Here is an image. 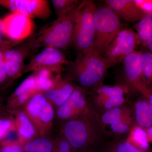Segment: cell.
<instances>
[{
  "label": "cell",
  "instance_id": "6da1fadb",
  "mask_svg": "<svg viewBox=\"0 0 152 152\" xmlns=\"http://www.w3.org/2000/svg\"><path fill=\"white\" fill-rule=\"evenodd\" d=\"M44 26L32 35L25 45L31 52L42 47L58 49L67 48L72 44L77 10Z\"/></svg>",
  "mask_w": 152,
  "mask_h": 152
},
{
  "label": "cell",
  "instance_id": "7a4b0ae2",
  "mask_svg": "<svg viewBox=\"0 0 152 152\" xmlns=\"http://www.w3.org/2000/svg\"><path fill=\"white\" fill-rule=\"evenodd\" d=\"M102 130L100 119L94 113L88 122L78 119L68 122L64 132L71 147L82 151L95 146L99 141Z\"/></svg>",
  "mask_w": 152,
  "mask_h": 152
},
{
  "label": "cell",
  "instance_id": "3957f363",
  "mask_svg": "<svg viewBox=\"0 0 152 152\" xmlns=\"http://www.w3.org/2000/svg\"><path fill=\"white\" fill-rule=\"evenodd\" d=\"M97 9L93 1H83L76 13L73 37V45L78 55L84 53L93 47L95 30L94 17Z\"/></svg>",
  "mask_w": 152,
  "mask_h": 152
},
{
  "label": "cell",
  "instance_id": "277c9868",
  "mask_svg": "<svg viewBox=\"0 0 152 152\" xmlns=\"http://www.w3.org/2000/svg\"><path fill=\"white\" fill-rule=\"evenodd\" d=\"M72 64L78 82L86 88L98 85L108 69L103 56L93 47L84 53L78 55L75 62Z\"/></svg>",
  "mask_w": 152,
  "mask_h": 152
},
{
  "label": "cell",
  "instance_id": "5b68a950",
  "mask_svg": "<svg viewBox=\"0 0 152 152\" xmlns=\"http://www.w3.org/2000/svg\"><path fill=\"white\" fill-rule=\"evenodd\" d=\"M94 20L95 36L92 47L103 56L109 45L122 29L121 20L113 11L106 7L96 9Z\"/></svg>",
  "mask_w": 152,
  "mask_h": 152
},
{
  "label": "cell",
  "instance_id": "8992f818",
  "mask_svg": "<svg viewBox=\"0 0 152 152\" xmlns=\"http://www.w3.org/2000/svg\"><path fill=\"white\" fill-rule=\"evenodd\" d=\"M141 44L138 36L132 30L122 29L116 36L103 56L107 69L123 61Z\"/></svg>",
  "mask_w": 152,
  "mask_h": 152
},
{
  "label": "cell",
  "instance_id": "52a82bcc",
  "mask_svg": "<svg viewBox=\"0 0 152 152\" xmlns=\"http://www.w3.org/2000/svg\"><path fill=\"white\" fill-rule=\"evenodd\" d=\"M0 6L13 13L20 14L32 19L45 20L51 14L46 0H0Z\"/></svg>",
  "mask_w": 152,
  "mask_h": 152
},
{
  "label": "cell",
  "instance_id": "ba28073f",
  "mask_svg": "<svg viewBox=\"0 0 152 152\" xmlns=\"http://www.w3.org/2000/svg\"><path fill=\"white\" fill-rule=\"evenodd\" d=\"M70 64L61 50L47 47L33 56L28 64L25 66L23 72H37L42 69H47L58 73L63 66Z\"/></svg>",
  "mask_w": 152,
  "mask_h": 152
},
{
  "label": "cell",
  "instance_id": "9c48e42d",
  "mask_svg": "<svg viewBox=\"0 0 152 152\" xmlns=\"http://www.w3.org/2000/svg\"><path fill=\"white\" fill-rule=\"evenodd\" d=\"M6 28V37L20 42L33 34L34 23L32 19L23 15L12 13L3 18Z\"/></svg>",
  "mask_w": 152,
  "mask_h": 152
},
{
  "label": "cell",
  "instance_id": "30bf717a",
  "mask_svg": "<svg viewBox=\"0 0 152 152\" xmlns=\"http://www.w3.org/2000/svg\"><path fill=\"white\" fill-rule=\"evenodd\" d=\"M100 120L102 126H109L111 131L116 134L127 132L132 122L129 110L119 107L106 111Z\"/></svg>",
  "mask_w": 152,
  "mask_h": 152
},
{
  "label": "cell",
  "instance_id": "8fae6325",
  "mask_svg": "<svg viewBox=\"0 0 152 152\" xmlns=\"http://www.w3.org/2000/svg\"><path fill=\"white\" fill-rule=\"evenodd\" d=\"M105 2L121 20L129 23L139 22L147 15L135 0H107Z\"/></svg>",
  "mask_w": 152,
  "mask_h": 152
},
{
  "label": "cell",
  "instance_id": "7c38bea8",
  "mask_svg": "<svg viewBox=\"0 0 152 152\" xmlns=\"http://www.w3.org/2000/svg\"><path fill=\"white\" fill-rule=\"evenodd\" d=\"M123 62L125 77L132 86L139 92L142 88L147 87L144 79L140 51L133 52L126 57Z\"/></svg>",
  "mask_w": 152,
  "mask_h": 152
},
{
  "label": "cell",
  "instance_id": "4fadbf2b",
  "mask_svg": "<svg viewBox=\"0 0 152 152\" xmlns=\"http://www.w3.org/2000/svg\"><path fill=\"white\" fill-rule=\"evenodd\" d=\"M86 105L84 94L80 89L75 88L68 99L60 106L57 115L62 119H68L75 114L82 111Z\"/></svg>",
  "mask_w": 152,
  "mask_h": 152
},
{
  "label": "cell",
  "instance_id": "5bb4252c",
  "mask_svg": "<svg viewBox=\"0 0 152 152\" xmlns=\"http://www.w3.org/2000/svg\"><path fill=\"white\" fill-rule=\"evenodd\" d=\"M136 125L146 129L152 126V107L145 99L137 101L134 106Z\"/></svg>",
  "mask_w": 152,
  "mask_h": 152
},
{
  "label": "cell",
  "instance_id": "9a60e30c",
  "mask_svg": "<svg viewBox=\"0 0 152 152\" xmlns=\"http://www.w3.org/2000/svg\"><path fill=\"white\" fill-rule=\"evenodd\" d=\"M75 88L71 84L64 83L57 88H53L45 91V97L52 100L58 106L63 104L69 97Z\"/></svg>",
  "mask_w": 152,
  "mask_h": 152
},
{
  "label": "cell",
  "instance_id": "2e32d148",
  "mask_svg": "<svg viewBox=\"0 0 152 152\" xmlns=\"http://www.w3.org/2000/svg\"><path fill=\"white\" fill-rule=\"evenodd\" d=\"M82 1L79 0H52L57 18L69 15L79 7Z\"/></svg>",
  "mask_w": 152,
  "mask_h": 152
},
{
  "label": "cell",
  "instance_id": "e0dca14e",
  "mask_svg": "<svg viewBox=\"0 0 152 152\" xmlns=\"http://www.w3.org/2000/svg\"><path fill=\"white\" fill-rule=\"evenodd\" d=\"M126 91L125 88L120 86H102L97 91V102L103 105L106 101L111 98L124 96Z\"/></svg>",
  "mask_w": 152,
  "mask_h": 152
},
{
  "label": "cell",
  "instance_id": "ac0fdd59",
  "mask_svg": "<svg viewBox=\"0 0 152 152\" xmlns=\"http://www.w3.org/2000/svg\"><path fill=\"white\" fill-rule=\"evenodd\" d=\"M128 142L140 149L149 150L150 142L145 130L137 125L131 131Z\"/></svg>",
  "mask_w": 152,
  "mask_h": 152
},
{
  "label": "cell",
  "instance_id": "d6986e66",
  "mask_svg": "<svg viewBox=\"0 0 152 152\" xmlns=\"http://www.w3.org/2000/svg\"><path fill=\"white\" fill-rule=\"evenodd\" d=\"M136 33L144 46L152 34V13L147 15L135 26Z\"/></svg>",
  "mask_w": 152,
  "mask_h": 152
},
{
  "label": "cell",
  "instance_id": "ffe728a7",
  "mask_svg": "<svg viewBox=\"0 0 152 152\" xmlns=\"http://www.w3.org/2000/svg\"><path fill=\"white\" fill-rule=\"evenodd\" d=\"M37 72V88L40 91H46L54 88L55 83L52 73L56 72L47 69H42Z\"/></svg>",
  "mask_w": 152,
  "mask_h": 152
},
{
  "label": "cell",
  "instance_id": "44dd1931",
  "mask_svg": "<svg viewBox=\"0 0 152 152\" xmlns=\"http://www.w3.org/2000/svg\"><path fill=\"white\" fill-rule=\"evenodd\" d=\"M31 50L26 45L7 50L4 53V60L19 64H24L26 57L30 54Z\"/></svg>",
  "mask_w": 152,
  "mask_h": 152
},
{
  "label": "cell",
  "instance_id": "7402d4cb",
  "mask_svg": "<svg viewBox=\"0 0 152 152\" xmlns=\"http://www.w3.org/2000/svg\"><path fill=\"white\" fill-rule=\"evenodd\" d=\"M23 148V152H53V145L49 140L39 138L25 144Z\"/></svg>",
  "mask_w": 152,
  "mask_h": 152
},
{
  "label": "cell",
  "instance_id": "603a6c76",
  "mask_svg": "<svg viewBox=\"0 0 152 152\" xmlns=\"http://www.w3.org/2000/svg\"><path fill=\"white\" fill-rule=\"evenodd\" d=\"M140 52L146 85L152 89V53L148 51Z\"/></svg>",
  "mask_w": 152,
  "mask_h": 152
},
{
  "label": "cell",
  "instance_id": "cb8c5ba5",
  "mask_svg": "<svg viewBox=\"0 0 152 152\" xmlns=\"http://www.w3.org/2000/svg\"><path fill=\"white\" fill-rule=\"evenodd\" d=\"M47 102L45 97L42 94L35 95L30 100L28 106V110L31 115L34 118L39 116L41 110Z\"/></svg>",
  "mask_w": 152,
  "mask_h": 152
},
{
  "label": "cell",
  "instance_id": "d4e9b609",
  "mask_svg": "<svg viewBox=\"0 0 152 152\" xmlns=\"http://www.w3.org/2000/svg\"><path fill=\"white\" fill-rule=\"evenodd\" d=\"M37 88V77L36 75L28 77L16 89L12 95L11 99L18 96L20 95L28 92L32 91Z\"/></svg>",
  "mask_w": 152,
  "mask_h": 152
},
{
  "label": "cell",
  "instance_id": "484cf974",
  "mask_svg": "<svg viewBox=\"0 0 152 152\" xmlns=\"http://www.w3.org/2000/svg\"><path fill=\"white\" fill-rule=\"evenodd\" d=\"M106 152H152L151 150H142L136 148L128 141L121 142L112 145Z\"/></svg>",
  "mask_w": 152,
  "mask_h": 152
},
{
  "label": "cell",
  "instance_id": "4316f807",
  "mask_svg": "<svg viewBox=\"0 0 152 152\" xmlns=\"http://www.w3.org/2000/svg\"><path fill=\"white\" fill-rule=\"evenodd\" d=\"M24 64H19L4 60V67L7 78H15L23 72Z\"/></svg>",
  "mask_w": 152,
  "mask_h": 152
},
{
  "label": "cell",
  "instance_id": "83f0119b",
  "mask_svg": "<svg viewBox=\"0 0 152 152\" xmlns=\"http://www.w3.org/2000/svg\"><path fill=\"white\" fill-rule=\"evenodd\" d=\"M18 118L20 123L19 131L26 132L34 135L35 132L34 128L26 114L21 112L19 114Z\"/></svg>",
  "mask_w": 152,
  "mask_h": 152
},
{
  "label": "cell",
  "instance_id": "f1b7e54d",
  "mask_svg": "<svg viewBox=\"0 0 152 152\" xmlns=\"http://www.w3.org/2000/svg\"><path fill=\"white\" fill-rule=\"evenodd\" d=\"M54 112L50 104L47 102L42 109L39 115L40 118L44 122H49L53 118Z\"/></svg>",
  "mask_w": 152,
  "mask_h": 152
},
{
  "label": "cell",
  "instance_id": "f546056e",
  "mask_svg": "<svg viewBox=\"0 0 152 152\" xmlns=\"http://www.w3.org/2000/svg\"><path fill=\"white\" fill-rule=\"evenodd\" d=\"M9 49H10L5 47L0 46V86L4 84L8 79L4 67V53L6 50Z\"/></svg>",
  "mask_w": 152,
  "mask_h": 152
},
{
  "label": "cell",
  "instance_id": "4dcf8cb0",
  "mask_svg": "<svg viewBox=\"0 0 152 152\" xmlns=\"http://www.w3.org/2000/svg\"><path fill=\"white\" fill-rule=\"evenodd\" d=\"M124 96L116 97L111 98L106 101L103 105L106 110L120 107L125 102Z\"/></svg>",
  "mask_w": 152,
  "mask_h": 152
},
{
  "label": "cell",
  "instance_id": "1f68e13d",
  "mask_svg": "<svg viewBox=\"0 0 152 152\" xmlns=\"http://www.w3.org/2000/svg\"><path fill=\"white\" fill-rule=\"evenodd\" d=\"M12 125V123L10 120L0 118V140L7 135Z\"/></svg>",
  "mask_w": 152,
  "mask_h": 152
},
{
  "label": "cell",
  "instance_id": "d6a6232c",
  "mask_svg": "<svg viewBox=\"0 0 152 152\" xmlns=\"http://www.w3.org/2000/svg\"><path fill=\"white\" fill-rule=\"evenodd\" d=\"M0 152H23V148L13 143L5 144L0 148Z\"/></svg>",
  "mask_w": 152,
  "mask_h": 152
},
{
  "label": "cell",
  "instance_id": "836d02e7",
  "mask_svg": "<svg viewBox=\"0 0 152 152\" xmlns=\"http://www.w3.org/2000/svg\"><path fill=\"white\" fill-rule=\"evenodd\" d=\"M135 1L146 15L152 13V0H135Z\"/></svg>",
  "mask_w": 152,
  "mask_h": 152
},
{
  "label": "cell",
  "instance_id": "e575fe53",
  "mask_svg": "<svg viewBox=\"0 0 152 152\" xmlns=\"http://www.w3.org/2000/svg\"><path fill=\"white\" fill-rule=\"evenodd\" d=\"M152 107V89L145 87L139 92Z\"/></svg>",
  "mask_w": 152,
  "mask_h": 152
},
{
  "label": "cell",
  "instance_id": "d590c367",
  "mask_svg": "<svg viewBox=\"0 0 152 152\" xmlns=\"http://www.w3.org/2000/svg\"><path fill=\"white\" fill-rule=\"evenodd\" d=\"M71 146L69 142L64 141L61 142L59 146L58 152H68L70 151Z\"/></svg>",
  "mask_w": 152,
  "mask_h": 152
},
{
  "label": "cell",
  "instance_id": "8d00e7d4",
  "mask_svg": "<svg viewBox=\"0 0 152 152\" xmlns=\"http://www.w3.org/2000/svg\"><path fill=\"white\" fill-rule=\"evenodd\" d=\"M26 92L23 93V94H22L18 96L17 97L15 98H12L11 99H16L17 102L19 103L22 104L28 100V99L29 98V96L30 94V92Z\"/></svg>",
  "mask_w": 152,
  "mask_h": 152
},
{
  "label": "cell",
  "instance_id": "74e56055",
  "mask_svg": "<svg viewBox=\"0 0 152 152\" xmlns=\"http://www.w3.org/2000/svg\"><path fill=\"white\" fill-rule=\"evenodd\" d=\"M0 34L6 37V28L3 18H0Z\"/></svg>",
  "mask_w": 152,
  "mask_h": 152
},
{
  "label": "cell",
  "instance_id": "f35d334b",
  "mask_svg": "<svg viewBox=\"0 0 152 152\" xmlns=\"http://www.w3.org/2000/svg\"><path fill=\"white\" fill-rule=\"evenodd\" d=\"M144 46L146 47L148 49L149 52L152 53V34L147 40Z\"/></svg>",
  "mask_w": 152,
  "mask_h": 152
},
{
  "label": "cell",
  "instance_id": "ab89813d",
  "mask_svg": "<svg viewBox=\"0 0 152 152\" xmlns=\"http://www.w3.org/2000/svg\"><path fill=\"white\" fill-rule=\"evenodd\" d=\"M146 132L148 139L150 142L152 143V126L145 129Z\"/></svg>",
  "mask_w": 152,
  "mask_h": 152
},
{
  "label": "cell",
  "instance_id": "60d3db41",
  "mask_svg": "<svg viewBox=\"0 0 152 152\" xmlns=\"http://www.w3.org/2000/svg\"><path fill=\"white\" fill-rule=\"evenodd\" d=\"M71 152V151H69V152Z\"/></svg>",
  "mask_w": 152,
  "mask_h": 152
}]
</instances>
